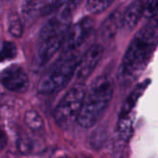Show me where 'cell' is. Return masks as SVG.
Here are the masks:
<instances>
[{"instance_id": "1", "label": "cell", "mask_w": 158, "mask_h": 158, "mask_svg": "<svg viewBox=\"0 0 158 158\" xmlns=\"http://www.w3.org/2000/svg\"><path fill=\"white\" fill-rule=\"evenodd\" d=\"M158 36L154 26L142 28L131 42L120 65L118 80L122 84L134 81L147 65L157 44Z\"/></svg>"}, {"instance_id": "2", "label": "cell", "mask_w": 158, "mask_h": 158, "mask_svg": "<svg viewBox=\"0 0 158 158\" xmlns=\"http://www.w3.org/2000/svg\"><path fill=\"white\" fill-rule=\"evenodd\" d=\"M113 96V84L109 77H97L85 94L82 107L78 118L79 124L83 128L95 125L104 115Z\"/></svg>"}, {"instance_id": "3", "label": "cell", "mask_w": 158, "mask_h": 158, "mask_svg": "<svg viewBox=\"0 0 158 158\" xmlns=\"http://www.w3.org/2000/svg\"><path fill=\"white\" fill-rule=\"evenodd\" d=\"M79 58L70 54L56 63L38 82L37 91L40 94H53L64 88L76 72Z\"/></svg>"}, {"instance_id": "4", "label": "cell", "mask_w": 158, "mask_h": 158, "mask_svg": "<svg viewBox=\"0 0 158 158\" xmlns=\"http://www.w3.org/2000/svg\"><path fill=\"white\" fill-rule=\"evenodd\" d=\"M85 94L83 84H77L61 99L55 111V119L61 128L68 129L78 120Z\"/></svg>"}, {"instance_id": "5", "label": "cell", "mask_w": 158, "mask_h": 158, "mask_svg": "<svg viewBox=\"0 0 158 158\" xmlns=\"http://www.w3.org/2000/svg\"><path fill=\"white\" fill-rule=\"evenodd\" d=\"M93 28L94 22L90 18H84L74 24L71 28H69L65 35L63 42V52L71 53L76 48L81 46L92 32Z\"/></svg>"}, {"instance_id": "6", "label": "cell", "mask_w": 158, "mask_h": 158, "mask_svg": "<svg viewBox=\"0 0 158 158\" xmlns=\"http://www.w3.org/2000/svg\"><path fill=\"white\" fill-rule=\"evenodd\" d=\"M0 83L8 91L22 94L30 85L29 77L21 66L11 65L0 73Z\"/></svg>"}, {"instance_id": "7", "label": "cell", "mask_w": 158, "mask_h": 158, "mask_svg": "<svg viewBox=\"0 0 158 158\" xmlns=\"http://www.w3.org/2000/svg\"><path fill=\"white\" fill-rule=\"evenodd\" d=\"M103 53L104 48L100 44H94L92 47H90L82 56V57L80 58L78 61L75 72L77 79L84 80L88 78L94 70L99 61L101 60Z\"/></svg>"}, {"instance_id": "8", "label": "cell", "mask_w": 158, "mask_h": 158, "mask_svg": "<svg viewBox=\"0 0 158 158\" xmlns=\"http://www.w3.org/2000/svg\"><path fill=\"white\" fill-rule=\"evenodd\" d=\"M65 35H60L40 41L38 48V58L41 65L46 64L55 56V54L62 47Z\"/></svg>"}, {"instance_id": "9", "label": "cell", "mask_w": 158, "mask_h": 158, "mask_svg": "<svg viewBox=\"0 0 158 158\" xmlns=\"http://www.w3.org/2000/svg\"><path fill=\"white\" fill-rule=\"evenodd\" d=\"M143 11L144 5L141 0H135L133 3H131L123 13L121 18V26L123 29L129 31L132 30L143 15Z\"/></svg>"}, {"instance_id": "10", "label": "cell", "mask_w": 158, "mask_h": 158, "mask_svg": "<svg viewBox=\"0 0 158 158\" xmlns=\"http://www.w3.org/2000/svg\"><path fill=\"white\" fill-rule=\"evenodd\" d=\"M151 81L150 80H146L141 83H139L134 90L131 93V94L129 95V97L126 99V101L124 102L121 110H120V117L126 116L131 114V110L133 109L135 104L137 103V101L139 100V98L142 96V94L144 93V91L146 90V88L148 87V85L150 84Z\"/></svg>"}, {"instance_id": "11", "label": "cell", "mask_w": 158, "mask_h": 158, "mask_svg": "<svg viewBox=\"0 0 158 158\" xmlns=\"http://www.w3.org/2000/svg\"><path fill=\"white\" fill-rule=\"evenodd\" d=\"M121 18L122 16L118 11H116L112 13L104 22L102 29H101V34L103 38L108 39L112 38L118 29L119 25H121Z\"/></svg>"}, {"instance_id": "12", "label": "cell", "mask_w": 158, "mask_h": 158, "mask_svg": "<svg viewBox=\"0 0 158 158\" xmlns=\"http://www.w3.org/2000/svg\"><path fill=\"white\" fill-rule=\"evenodd\" d=\"M7 29L9 33L16 37L20 38L23 33L22 22L19 16L16 12H11L7 18Z\"/></svg>"}, {"instance_id": "13", "label": "cell", "mask_w": 158, "mask_h": 158, "mask_svg": "<svg viewBox=\"0 0 158 158\" xmlns=\"http://www.w3.org/2000/svg\"><path fill=\"white\" fill-rule=\"evenodd\" d=\"M42 0H23L20 7V13L23 19H31L41 7Z\"/></svg>"}, {"instance_id": "14", "label": "cell", "mask_w": 158, "mask_h": 158, "mask_svg": "<svg viewBox=\"0 0 158 158\" xmlns=\"http://www.w3.org/2000/svg\"><path fill=\"white\" fill-rule=\"evenodd\" d=\"M118 132L121 139L125 141L130 140L132 132V118H131V114L120 117L118 125Z\"/></svg>"}, {"instance_id": "15", "label": "cell", "mask_w": 158, "mask_h": 158, "mask_svg": "<svg viewBox=\"0 0 158 158\" xmlns=\"http://www.w3.org/2000/svg\"><path fill=\"white\" fill-rule=\"evenodd\" d=\"M24 122L31 131H40L44 126V121L41 116L35 110H28L25 113Z\"/></svg>"}, {"instance_id": "16", "label": "cell", "mask_w": 158, "mask_h": 158, "mask_svg": "<svg viewBox=\"0 0 158 158\" xmlns=\"http://www.w3.org/2000/svg\"><path fill=\"white\" fill-rule=\"evenodd\" d=\"M17 56V47L12 42H4L0 47V62L9 60Z\"/></svg>"}, {"instance_id": "17", "label": "cell", "mask_w": 158, "mask_h": 158, "mask_svg": "<svg viewBox=\"0 0 158 158\" xmlns=\"http://www.w3.org/2000/svg\"><path fill=\"white\" fill-rule=\"evenodd\" d=\"M114 0H87L86 7L91 13H101L106 10Z\"/></svg>"}, {"instance_id": "18", "label": "cell", "mask_w": 158, "mask_h": 158, "mask_svg": "<svg viewBox=\"0 0 158 158\" xmlns=\"http://www.w3.org/2000/svg\"><path fill=\"white\" fill-rule=\"evenodd\" d=\"M143 15L152 20L158 23V0H147L144 4Z\"/></svg>"}, {"instance_id": "19", "label": "cell", "mask_w": 158, "mask_h": 158, "mask_svg": "<svg viewBox=\"0 0 158 158\" xmlns=\"http://www.w3.org/2000/svg\"><path fill=\"white\" fill-rule=\"evenodd\" d=\"M81 2H82V0H66L64 5L61 6V8H63L67 12L72 14L75 11V9L81 5Z\"/></svg>"}, {"instance_id": "20", "label": "cell", "mask_w": 158, "mask_h": 158, "mask_svg": "<svg viewBox=\"0 0 158 158\" xmlns=\"http://www.w3.org/2000/svg\"><path fill=\"white\" fill-rule=\"evenodd\" d=\"M6 136L4 132V131L0 128V150L4 149L6 145Z\"/></svg>"}, {"instance_id": "21", "label": "cell", "mask_w": 158, "mask_h": 158, "mask_svg": "<svg viewBox=\"0 0 158 158\" xmlns=\"http://www.w3.org/2000/svg\"><path fill=\"white\" fill-rule=\"evenodd\" d=\"M64 158H76V157H64Z\"/></svg>"}]
</instances>
